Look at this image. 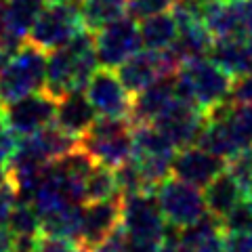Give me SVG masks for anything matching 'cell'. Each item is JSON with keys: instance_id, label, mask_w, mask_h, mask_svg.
Masks as SVG:
<instances>
[{"instance_id": "obj_1", "label": "cell", "mask_w": 252, "mask_h": 252, "mask_svg": "<svg viewBox=\"0 0 252 252\" xmlns=\"http://www.w3.org/2000/svg\"><path fill=\"white\" fill-rule=\"evenodd\" d=\"M97 67L99 59L94 51V36L84 30L72 42L46 55L44 91L59 101L63 94L86 89Z\"/></svg>"}, {"instance_id": "obj_2", "label": "cell", "mask_w": 252, "mask_h": 252, "mask_svg": "<svg viewBox=\"0 0 252 252\" xmlns=\"http://www.w3.org/2000/svg\"><path fill=\"white\" fill-rule=\"evenodd\" d=\"M231 82L233 78L215 65L208 57L181 63L175 74L177 97L200 107L206 116L225 101H229Z\"/></svg>"}, {"instance_id": "obj_3", "label": "cell", "mask_w": 252, "mask_h": 252, "mask_svg": "<svg viewBox=\"0 0 252 252\" xmlns=\"http://www.w3.org/2000/svg\"><path fill=\"white\" fill-rule=\"evenodd\" d=\"M80 147L97 164L118 168L132 158V122L128 118H99L80 137Z\"/></svg>"}, {"instance_id": "obj_4", "label": "cell", "mask_w": 252, "mask_h": 252, "mask_svg": "<svg viewBox=\"0 0 252 252\" xmlns=\"http://www.w3.org/2000/svg\"><path fill=\"white\" fill-rule=\"evenodd\" d=\"M86 28L80 15V0H65V2L46 4V9L30 30L28 42L49 55L51 51L72 42Z\"/></svg>"}, {"instance_id": "obj_5", "label": "cell", "mask_w": 252, "mask_h": 252, "mask_svg": "<svg viewBox=\"0 0 252 252\" xmlns=\"http://www.w3.org/2000/svg\"><path fill=\"white\" fill-rule=\"evenodd\" d=\"M46 53L34 44H21V49L0 67V94L4 103L21 99L30 93L44 91Z\"/></svg>"}, {"instance_id": "obj_6", "label": "cell", "mask_w": 252, "mask_h": 252, "mask_svg": "<svg viewBox=\"0 0 252 252\" xmlns=\"http://www.w3.org/2000/svg\"><path fill=\"white\" fill-rule=\"evenodd\" d=\"M156 198L166 225L177 227V229H183V227L195 223L208 212L202 189L175 177H168L156 189Z\"/></svg>"}, {"instance_id": "obj_7", "label": "cell", "mask_w": 252, "mask_h": 252, "mask_svg": "<svg viewBox=\"0 0 252 252\" xmlns=\"http://www.w3.org/2000/svg\"><path fill=\"white\" fill-rule=\"evenodd\" d=\"M122 217L120 223L126 235L132 238H156L162 240L166 235V220L158 204L156 191H135L120 195Z\"/></svg>"}, {"instance_id": "obj_8", "label": "cell", "mask_w": 252, "mask_h": 252, "mask_svg": "<svg viewBox=\"0 0 252 252\" xmlns=\"http://www.w3.org/2000/svg\"><path fill=\"white\" fill-rule=\"evenodd\" d=\"M141 32L139 23L132 17H122L109 26L101 28L94 36V51L101 67L116 69L118 65L141 51Z\"/></svg>"}, {"instance_id": "obj_9", "label": "cell", "mask_w": 252, "mask_h": 252, "mask_svg": "<svg viewBox=\"0 0 252 252\" xmlns=\"http://www.w3.org/2000/svg\"><path fill=\"white\" fill-rule=\"evenodd\" d=\"M55 114H57V99L46 91H36L6 103L2 120L19 137H28L49 126L55 120Z\"/></svg>"}, {"instance_id": "obj_10", "label": "cell", "mask_w": 252, "mask_h": 252, "mask_svg": "<svg viewBox=\"0 0 252 252\" xmlns=\"http://www.w3.org/2000/svg\"><path fill=\"white\" fill-rule=\"evenodd\" d=\"M86 97L101 118H128L130 120L132 94L124 89L122 80L114 69H94L86 84Z\"/></svg>"}, {"instance_id": "obj_11", "label": "cell", "mask_w": 252, "mask_h": 252, "mask_svg": "<svg viewBox=\"0 0 252 252\" xmlns=\"http://www.w3.org/2000/svg\"><path fill=\"white\" fill-rule=\"evenodd\" d=\"M227 168V160L210 154L200 145H189L177 149L170 164V177L204 189L215 177Z\"/></svg>"}, {"instance_id": "obj_12", "label": "cell", "mask_w": 252, "mask_h": 252, "mask_svg": "<svg viewBox=\"0 0 252 252\" xmlns=\"http://www.w3.org/2000/svg\"><path fill=\"white\" fill-rule=\"evenodd\" d=\"M206 120H208V116L200 107L177 99V103L162 118H158L154 124L166 135V139L172 145L181 149L189 145H198L200 135H202L204 126H206Z\"/></svg>"}, {"instance_id": "obj_13", "label": "cell", "mask_w": 252, "mask_h": 252, "mask_svg": "<svg viewBox=\"0 0 252 252\" xmlns=\"http://www.w3.org/2000/svg\"><path fill=\"white\" fill-rule=\"evenodd\" d=\"M177 74V72H175ZM175 74H164L154 84L141 93L132 94V109H130V122L137 124H154L158 118H162L168 109L177 103V84Z\"/></svg>"}, {"instance_id": "obj_14", "label": "cell", "mask_w": 252, "mask_h": 252, "mask_svg": "<svg viewBox=\"0 0 252 252\" xmlns=\"http://www.w3.org/2000/svg\"><path fill=\"white\" fill-rule=\"evenodd\" d=\"M120 195L112 200L89 202L82 212V233H80V246H94L103 238H107L116 227H120Z\"/></svg>"}, {"instance_id": "obj_15", "label": "cell", "mask_w": 252, "mask_h": 252, "mask_svg": "<svg viewBox=\"0 0 252 252\" xmlns=\"http://www.w3.org/2000/svg\"><path fill=\"white\" fill-rule=\"evenodd\" d=\"M97 120V112L91 105L86 93L82 91H72L57 101V114H55V122L59 128L69 132L72 137L80 139L86 135V130L91 128Z\"/></svg>"}, {"instance_id": "obj_16", "label": "cell", "mask_w": 252, "mask_h": 252, "mask_svg": "<svg viewBox=\"0 0 252 252\" xmlns=\"http://www.w3.org/2000/svg\"><path fill=\"white\" fill-rule=\"evenodd\" d=\"M208 59L231 78L248 74L252 67L250 38H215L208 51Z\"/></svg>"}, {"instance_id": "obj_17", "label": "cell", "mask_w": 252, "mask_h": 252, "mask_svg": "<svg viewBox=\"0 0 252 252\" xmlns=\"http://www.w3.org/2000/svg\"><path fill=\"white\" fill-rule=\"evenodd\" d=\"M212 40H215V36L210 34L208 28L202 21H183V23H179L177 40L166 51L181 65V63L191 61V59L208 57Z\"/></svg>"}, {"instance_id": "obj_18", "label": "cell", "mask_w": 252, "mask_h": 252, "mask_svg": "<svg viewBox=\"0 0 252 252\" xmlns=\"http://www.w3.org/2000/svg\"><path fill=\"white\" fill-rule=\"evenodd\" d=\"M204 200H206V210L220 220L233 206L246 200V191L240 187L231 172L225 168L219 177H215L204 187Z\"/></svg>"}, {"instance_id": "obj_19", "label": "cell", "mask_w": 252, "mask_h": 252, "mask_svg": "<svg viewBox=\"0 0 252 252\" xmlns=\"http://www.w3.org/2000/svg\"><path fill=\"white\" fill-rule=\"evenodd\" d=\"M139 32H141V44H143V49L166 51L177 40L179 23H177V17L172 15V11H166V13H158V15H152V17L141 19Z\"/></svg>"}, {"instance_id": "obj_20", "label": "cell", "mask_w": 252, "mask_h": 252, "mask_svg": "<svg viewBox=\"0 0 252 252\" xmlns=\"http://www.w3.org/2000/svg\"><path fill=\"white\" fill-rule=\"evenodd\" d=\"M82 204H67L59 210H53L49 215L40 217V233L49 238H65L80 242L82 233Z\"/></svg>"}, {"instance_id": "obj_21", "label": "cell", "mask_w": 252, "mask_h": 252, "mask_svg": "<svg viewBox=\"0 0 252 252\" xmlns=\"http://www.w3.org/2000/svg\"><path fill=\"white\" fill-rule=\"evenodd\" d=\"M46 4L49 0H4V19L9 34L26 40Z\"/></svg>"}, {"instance_id": "obj_22", "label": "cell", "mask_w": 252, "mask_h": 252, "mask_svg": "<svg viewBox=\"0 0 252 252\" xmlns=\"http://www.w3.org/2000/svg\"><path fill=\"white\" fill-rule=\"evenodd\" d=\"M82 23L89 32H99L128 15V0H80Z\"/></svg>"}, {"instance_id": "obj_23", "label": "cell", "mask_w": 252, "mask_h": 252, "mask_svg": "<svg viewBox=\"0 0 252 252\" xmlns=\"http://www.w3.org/2000/svg\"><path fill=\"white\" fill-rule=\"evenodd\" d=\"M118 195H120V189H118L116 170L103 164H94L89 177L84 179V204L112 200Z\"/></svg>"}, {"instance_id": "obj_24", "label": "cell", "mask_w": 252, "mask_h": 252, "mask_svg": "<svg viewBox=\"0 0 252 252\" xmlns=\"http://www.w3.org/2000/svg\"><path fill=\"white\" fill-rule=\"evenodd\" d=\"M6 227L13 235H40V215L32 202L17 200L15 208L11 210Z\"/></svg>"}, {"instance_id": "obj_25", "label": "cell", "mask_w": 252, "mask_h": 252, "mask_svg": "<svg viewBox=\"0 0 252 252\" xmlns=\"http://www.w3.org/2000/svg\"><path fill=\"white\" fill-rule=\"evenodd\" d=\"M223 233H238V231H252V206L248 200H242L238 206H233L227 215L220 219Z\"/></svg>"}, {"instance_id": "obj_26", "label": "cell", "mask_w": 252, "mask_h": 252, "mask_svg": "<svg viewBox=\"0 0 252 252\" xmlns=\"http://www.w3.org/2000/svg\"><path fill=\"white\" fill-rule=\"evenodd\" d=\"M227 170L231 172L235 181L240 183V187L248 193L252 189V145L242 149L231 160H227Z\"/></svg>"}, {"instance_id": "obj_27", "label": "cell", "mask_w": 252, "mask_h": 252, "mask_svg": "<svg viewBox=\"0 0 252 252\" xmlns=\"http://www.w3.org/2000/svg\"><path fill=\"white\" fill-rule=\"evenodd\" d=\"M227 116H229L233 128L238 130L242 141L250 147L252 145V103H231L229 101Z\"/></svg>"}, {"instance_id": "obj_28", "label": "cell", "mask_w": 252, "mask_h": 252, "mask_svg": "<svg viewBox=\"0 0 252 252\" xmlns=\"http://www.w3.org/2000/svg\"><path fill=\"white\" fill-rule=\"evenodd\" d=\"M175 0H128V17L145 19L158 13H166L172 9Z\"/></svg>"}, {"instance_id": "obj_29", "label": "cell", "mask_w": 252, "mask_h": 252, "mask_svg": "<svg viewBox=\"0 0 252 252\" xmlns=\"http://www.w3.org/2000/svg\"><path fill=\"white\" fill-rule=\"evenodd\" d=\"M17 132H15L2 118H0V168L9 166V162L13 160L15 152H17Z\"/></svg>"}, {"instance_id": "obj_30", "label": "cell", "mask_w": 252, "mask_h": 252, "mask_svg": "<svg viewBox=\"0 0 252 252\" xmlns=\"http://www.w3.org/2000/svg\"><path fill=\"white\" fill-rule=\"evenodd\" d=\"M229 101L231 103H252V72L233 78Z\"/></svg>"}, {"instance_id": "obj_31", "label": "cell", "mask_w": 252, "mask_h": 252, "mask_svg": "<svg viewBox=\"0 0 252 252\" xmlns=\"http://www.w3.org/2000/svg\"><path fill=\"white\" fill-rule=\"evenodd\" d=\"M38 252H82L80 244L65 238H49V235L40 233V244H38Z\"/></svg>"}, {"instance_id": "obj_32", "label": "cell", "mask_w": 252, "mask_h": 252, "mask_svg": "<svg viewBox=\"0 0 252 252\" xmlns=\"http://www.w3.org/2000/svg\"><path fill=\"white\" fill-rule=\"evenodd\" d=\"M242 38H252V0H233Z\"/></svg>"}, {"instance_id": "obj_33", "label": "cell", "mask_w": 252, "mask_h": 252, "mask_svg": "<svg viewBox=\"0 0 252 252\" xmlns=\"http://www.w3.org/2000/svg\"><path fill=\"white\" fill-rule=\"evenodd\" d=\"M225 252H252V231L223 233Z\"/></svg>"}, {"instance_id": "obj_34", "label": "cell", "mask_w": 252, "mask_h": 252, "mask_svg": "<svg viewBox=\"0 0 252 252\" xmlns=\"http://www.w3.org/2000/svg\"><path fill=\"white\" fill-rule=\"evenodd\" d=\"M160 252H195L193 246L181 238V229L177 227H166V235H164V244H162V250Z\"/></svg>"}, {"instance_id": "obj_35", "label": "cell", "mask_w": 252, "mask_h": 252, "mask_svg": "<svg viewBox=\"0 0 252 252\" xmlns=\"http://www.w3.org/2000/svg\"><path fill=\"white\" fill-rule=\"evenodd\" d=\"M162 244L164 238L156 240V238H132V235H126L124 252H160Z\"/></svg>"}, {"instance_id": "obj_36", "label": "cell", "mask_w": 252, "mask_h": 252, "mask_svg": "<svg viewBox=\"0 0 252 252\" xmlns=\"http://www.w3.org/2000/svg\"><path fill=\"white\" fill-rule=\"evenodd\" d=\"M15 204H17V193H15L13 185L11 183L2 185L0 187V227H6Z\"/></svg>"}, {"instance_id": "obj_37", "label": "cell", "mask_w": 252, "mask_h": 252, "mask_svg": "<svg viewBox=\"0 0 252 252\" xmlns=\"http://www.w3.org/2000/svg\"><path fill=\"white\" fill-rule=\"evenodd\" d=\"M40 235H13V252H38Z\"/></svg>"}, {"instance_id": "obj_38", "label": "cell", "mask_w": 252, "mask_h": 252, "mask_svg": "<svg viewBox=\"0 0 252 252\" xmlns=\"http://www.w3.org/2000/svg\"><path fill=\"white\" fill-rule=\"evenodd\" d=\"M195 252H225V240H223V233H217L212 238L204 240Z\"/></svg>"}, {"instance_id": "obj_39", "label": "cell", "mask_w": 252, "mask_h": 252, "mask_svg": "<svg viewBox=\"0 0 252 252\" xmlns=\"http://www.w3.org/2000/svg\"><path fill=\"white\" fill-rule=\"evenodd\" d=\"M0 252H13V233L9 227H0Z\"/></svg>"}, {"instance_id": "obj_40", "label": "cell", "mask_w": 252, "mask_h": 252, "mask_svg": "<svg viewBox=\"0 0 252 252\" xmlns=\"http://www.w3.org/2000/svg\"><path fill=\"white\" fill-rule=\"evenodd\" d=\"M9 36V30H6V19H4V0H0V46H2V42L6 40Z\"/></svg>"}, {"instance_id": "obj_41", "label": "cell", "mask_w": 252, "mask_h": 252, "mask_svg": "<svg viewBox=\"0 0 252 252\" xmlns=\"http://www.w3.org/2000/svg\"><path fill=\"white\" fill-rule=\"evenodd\" d=\"M9 183V170L6 168H0V187Z\"/></svg>"}, {"instance_id": "obj_42", "label": "cell", "mask_w": 252, "mask_h": 252, "mask_svg": "<svg viewBox=\"0 0 252 252\" xmlns=\"http://www.w3.org/2000/svg\"><path fill=\"white\" fill-rule=\"evenodd\" d=\"M2 112H4V99H2V94H0V118H2Z\"/></svg>"}, {"instance_id": "obj_43", "label": "cell", "mask_w": 252, "mask_h": 252, "mask_svg": "<svg viewBox=\"0 0 252 252\" xmlns=\"http://www.w3.org/2000/svg\"><path fill=\"white\" fill-rule=\"evenodd\" d=\"M246 200H248V202H250V206H252V189H250V191H248V193H246Z\"/></svg>"}, {"instance_id": "obj_44", "label": "cell", "mask_w": 252, "mask_h": 252, "mask_svg": "<svg viewBox=\"0 0 252 252\" xmlns=\"http://www.w3.org/2000/svg\"><path fill=\"white\" fill-rule=\"evenodd\" d=\"M55 2H65V0H49V4H55Z\"/></svg>"}]
</instances>
